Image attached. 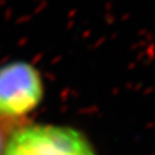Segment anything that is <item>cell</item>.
<instances>
[{
  "mask_svg": "<svg viewBox=\"0 0 155 155\" xmlns=\"http://www.w3.org/2000/svg\"><path fill=\"white\" fill-rule=\"evenodd\" d=\"M2 155H95L77 130L59 125L23 127L11 137Z\"/></svg>",
  "mask_w": 155,
  "mask_h": 155,
  "instance_id": "obj_1",
  "label": "cell"
},
{
  "mask_svg": "<svg viewBox=\"0 0 155 155\" xmlns=\"http://www.w3.org/2000/svg\"><path fill=\"white\" fill-rule=\"evenodd\" d=\"M38 70L27 62L0 67V117H21L32 111L43 98Z\"/></svg>",
  "mask_w": 155,
  "mask_h": 155,
  "instance_id": "obj_2",
  "label": "cell"
},
{
  "mask_svg": "<svg viewBox=\"0 0 155 155\" xmlns=\"http://www.w3.org/2000/svg\"><path fill=\"white\" fill-rule=\"evenodd\" d=\"M4 150H5V145H4V137L2 133L0 131V155L4 154Z\"/></svg>",
  "mask_w": 155,
  "mask_h": 155,
  "instance_id": "obj_3",
  "label": "cell"
}]
</instances>
